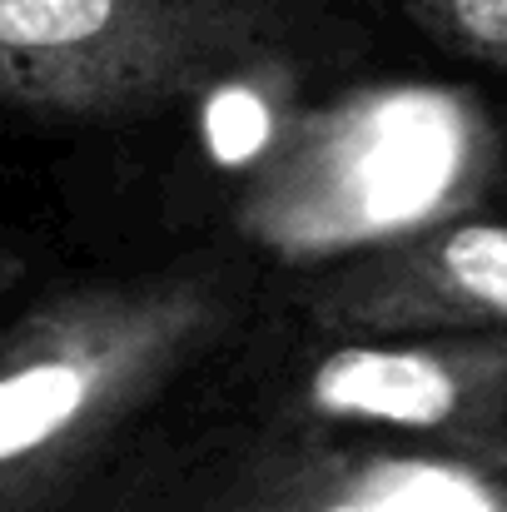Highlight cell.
<instances>
[{"label": "cell", "instance_id": "obj_6", "mask_svg": "<svg viewBox=\"0 0 507 512\" xmlns=\"http://www.w3.org/2000/svg\"><path fill=\"white\" fill-rule=\"evenodd\" d=\"M329 512H383V508H358V503H343V508H329Z\"/></svg>", "mask_w": 507, "mask_h": 512}, {"label": "cell", "instance_id": "obj_1", "mask_svg": "<svg viewBox=\"0 0 507 512\" xmlns=\"http://www.w3.org/2000/svg\"><path fill=\"white\" fill-rule=\"evenodd\" d=\"M85 373L75 363H30L0 378V463L40 448L85 408Z\"/></svg>", "mask_w": 507, "mask_h": 512}, {"label": "cell", "instance_id": "obj_3", "mask_svg": "<svg viewBox=\"0 0 507 512\" xmlns=\"http://www.w3.org/2000/svg\"><path fill=\"white\" fill-rule=\"evenodd\" d=\"M125 15V0H0V50H75L100 40Z\"/></svg>", "mask_w": 507, "mask_h": 512}, {"label": "cell", "instance_id": "obj_4", "mask_svg": "<svg viewBox=\"0 0 507 512\" xmlns=\"http://www.w3.org/2000/svg\"><path fill=\"white\" fill-rule=\"evenodd\" d=\"M264 135H269V120H264V105L254 95H244V90L214 95V105H209V145H214V155L224 165L249 160L264 145Z\"/></svg>", "mask_w": 507, "mask_h": 512}, {"label": "cell", "instance_id": "obj_7", "mask_svg": "<svg viewBox=\"0 0 507 512\" xmlns=\"http://www.w3.org/2000/svg\"><path fill=\"white\" fill-rule=\"evenodd\" d=\"M503 512H507V508H503Z\"/></svg>", "mask_w": 507, "mask_h": 512}, {"label": "cell", "instance_id": "obj_2", "mask_svg": "<svg viewBox=\"0 0 507 512\" xmlns=\"http://www.w3.org/2000/svg\"><path fill=\"white\" fill-rule=\"evenodd\" d=\"M433 274L453 304L507 319V224H458L438 244Z\"/></svg>", "mask_w": 507, "mask_h": 512}, {"label": "cell", "instance_id": "obj_5", "mask_svg": "<svg viewBox=\"0 0 507 512\" xmlns=\"http://www.w3.org/2000/svg\"><path fill=\"white\" fill-rule=\"evenodd\" d=\"M448 30L488 55H507V0H438Z\"/></svg>", "mask_w": 507, "mask_h": 512}]
</instances>
